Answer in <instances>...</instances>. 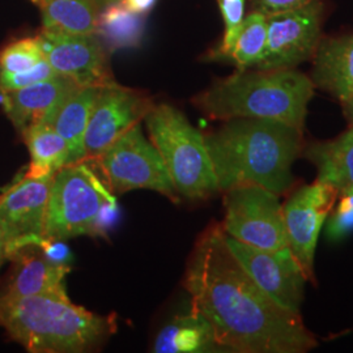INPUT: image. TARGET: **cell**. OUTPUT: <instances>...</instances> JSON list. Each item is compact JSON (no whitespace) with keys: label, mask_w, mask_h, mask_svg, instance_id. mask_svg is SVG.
I'll list each match as a JSON object with an SVG mask.
<instances>
[{"label":"cell","mask_w":353,"mask_h":353,"mask_svg":"<svg viewBox=\"0 0 353 353\" xmlns=\"http://www.w3.org/2000/svg\"><path fill=\"white\" fill-rule=\"evenodd\" d=\"M183 287L191 310L210 323L223 351L305 353L318 345L301 314L280 306L252 280L230 252L221 224L196 241Z\"/></svg>","instance_id":"cell-1"},{"label":"cell","mask_w":353,"mask_h":353,"mask_svg":"<svg viewBox=\"0 0 353 353\" xmlns=\"http://www.w3.org/2000/svg\"><path fill=\"white\" fill-rule=\"evenodd\" d=\"M204 140L221 192L256 185L279 196L293 188L292 166L305 147L301 130L259 118L229 119Z\"/></svg>","instance_id":"cell-2"},{"label":"cell","mask_w":353,"mask_h":353,"mask_svg":"<svg viewBox=\"0 0 353 353\" xmlns=\"http://www.w3.org/2000/svg\"><path fill=\"white\" fill-rule=\"evenodd\" d=\"M314 88L312 79L296 68L239 70L214 80L192 103L211 119H272L303 131Z\"/></svg>","instance_id":"cell-3"},{"label":"cell","mask_w":353,"mask_h":353,"mask_svg":"<svg viewBox=\"0 0 353 353\" xmlns=\"http://www.w3.org/2000/svg\"><path fill=\"white\" fill-rule=\"evenodd\" d=\"M0 327L33 353H80L99 347L117 323L71 303L70 297L36 294L14 300L0 297Z\"/></svg>","instance_id":"cell-4"},{"label":"cell","mask_w":353,"mask_h":353,"mask_svg":"<svg viewBox=\"0 0 353 353\" xmlns=\"http://www.w3.org/2000/svg\"><path fill=\"white\" fill-rule=\"evenodd\" d=\"M118 205L114 192L87 160L58 170L51 182L45 241L105 237Z\"/></svg>","instance_id":"cell-5"},{"label":"cell","mask_w":353,"mask_h":353,"mask_svg":"<svg viewBox=\"0 0 353 353\" xmlns=\"http://www.w3.org/2000/svg\"><path fill=\"white\" fill-rule=\"evenodd\" d=\"M144 121L179 196L198 202L220 192L204 135L185 114L172 105L160 103L153 106Z\"/></svg>","instance_id":"cell-6"},{"label":"cell","mask_w":353,"mask_h":353,"mask_svg":"<svg viewBox=\"0 0 353 353\" xmlns=\"http://www.w3.org/2000/svg\"><path fill=\"white\" fill-rule=\"evenodd\" d=\"M94 161L113 192L152 190L174 202L179 201L161 154L151 140L144 137L140 125L130 128Z\"/></svg>","instance_id":"cell-7"},{"label":"cell","mask_w":353,"mask_h":353,"mask_svg":"<svg viewBox=\"0 0 353 353\" xmlns=\"http://www.w3.org/2000/svg\"><path fill=\"white\" fill-rule=\"evenodd\" d=\"M225 217L221 224L228 236L265 250H283L288 240L279 195L256 185L224 191Z\"/></svg>","instance_id":"cell-8"},{"label":"cell","mask_w":353,"mask_h":353,"mask_svg":"<svg viewBox=\"0 0 353 353\" xmlns=\"http://www.w3.org/2000/svg\"><path fill=\"white\" fill-rule=\"evenodd\" d=\"M55 174L24 176L0 195V230L8 259L45 242V221Z\"/></svg>","instance_id":"cell-9"},{"label":"cell","mask_w":353,"mask_h":353,"mask_svg":"<svg viewBox=\"0 0 353 353\" xmlns=\"http://www.w3.org/2000/svg\"><path fill=\"white\" fill-rule=\"evenodd\" d=\"M325 6L321 0L267 16V45L256 70H290L314 57L322 39Z\"/></svg>","instance_id":"cell-10"},{"label":"cell","mask_w":353,"mask_h":353,"mask_svg":"<svg viewBox=\"0 0 353 353\" xmlns=\"http://www.w3.org/2000/svg\"><path fill=\"white\" fill-rule=\"evenodd\" d=\"M338 190L316 181L292 192L283 204L288 248L307 281L316 283L314 256L321 229L338 199Z\"/></svg>","instance_id":"cell-11"},{"label":"cell","mask_w":353,"mask_h":353,"mask_svg":"<svg viewBox=\"0 0 353 353\" xmlns=\"http://www.w3.org/2000/svg\"><path fill=\"white\" fill-rule=\"evenodd\" d=\"M153 106L148 94L115 81L99 89L84 139L85 160H96L130 128L140 125Z\"/></svg>","instance_id":"cell-12"},{"label":"cell","mask_w":353,"mask_h":353,"mask_svg":"<svg viewBox=\"0 0 353 353\" xmlns=\"http://www.w3.org/2000/svg\"><path fill=\"white\" fill-rule=\"evenodd\" d=\"M228 246L252 280L280 306L301 314L307 279L290 248L265 250L246 245L225 233Z\"/></svg>","instance_id":"cell-13"},{"label":"cell","mask_w":353,"mask_h":353,"mask_svg":"<svg viewBox=\"0 0 353 353\" xmlns=\"http://www.w3.org/2000/svg\"><path fill=\"white\" fill-rule=\"evenodd\" d=\"M45 59L55 74L79 87L101 88L113 83L106 52L94 34H68L42 30L37 36Z\"/></svg>","instance_id":"cell-14"},{"label":"cell","mask_w":353,"mask_h":353,"mask_svg":"<svg viewBox=\"0 0 353 353\" xmlns=\"http://www.w3.org/2000/svg\"><path fill=\"white\" fill-rule=\"evenodd\" d=\"M77 87L70 79L57 75L26 88L0 92V101L14 128L23 134L33 125H48L58 105Z\"/></svg>","instance_id":"cell-15"},{"label":"cell","mask_w":353,"mask_h":353,"mask_svg":"<svg viewBox=\"0 0 353 353\" xmlns=\"http://www.w3.org/2000/svg\"><path fill=\"white\" fill-rule=\"evenodd\" d=\"M26 249L13 256L16 262L14 272L7 290L0 293L4 300H14L36 294H54L68 297L65 290V276L71 268L67 263L54 262L46 255Z\"/></svg>","instance_id":"cell-16"},{"label":"cell","mask_w":353,"mask_h":353,"mask_svg":"<svg viewBox=\"0 0 353 353\" xmlns=\"http://www.w3.org/2000/svg\"><path fill=\"white\" fill-rule=\"evenodd\" d=\"M313 59L312 81L338 101L353 94V34L322 38Z\"/></svg>","instance_id":"cell-17"},{"label":"cell","mask_w":353,"mask_h":353,"mask_svg":"<svg viewBox=\"0 0 353 353\" xmlns=\"http://www.w3.org/2000/svg\"><path fill=\"white\" fill-rule=\"evenodd\" d=\"M316 169V181L341 192L353 188V126L335 139L305 145L303 153Z\"/></svg>","instance_id":"cell-18"},{"label":"cell","mask_w":353,"mask_h":353,"mask_svg":"<svg viewBox=\"0 0 353 353\" xmlns=\"http://www.w3.org/2000/svg\"><path fill=\"white\" fill-rule=\"evenodd\" d=\"M99 89L96 87L74 89L58 105L48 123L68 143L71 148V164L85 160L84 139Z\"/></svg>","instance_id":"cell-19"},{"label":"cell","mask_w":353,"mask_h":353,"mask_svg":"<svg viewBox=\"0 0 353 353\" xmlns=\"http://www.w3.org/2000/svg\"><path fill=\"white\" fill-rule=\"evenodd\" d=\"M153 351L157 353H196L223 351L214 339L210 323L192 312L176 316L157 335Z\"/></svg>","instance_id":"cell-20"},{"label":"cell","mask_w":353,"mask_h":353,"mask_svg":"<svg viewBox=\"0 0 353 353\" xmlns=\"http://www.w3.org/2000/svg\"><path fill=\"white\" fill-rule=\"evenodd\" d=\"M21 137L30 154L26 176H50L71 165L68 143L49 125L37 123L28 127Z\"/></svg>","instance_id":"cell-21"},{"label":"cell","mask_w":353,"mask_h":353,"mask_svg":"<svg viewBox=\"0 0 353 353\" xmlns=\"http://www.w3.org/2000/svg\"><path fill=\"white\" fill-rule=\"evenodd\" d=\"M43 29L55 33L94 34L97 4L94 0H38Z\"/></svg>","instance_id":"cell-22"},{"label":"cell","mask_w":353,"mask_h":353,"mask_svg":"<svg viewBox=\"0 0 353 353\" xmlns=\"http://www.w3.org/2000/svg\"><path fill=\"white\" fill-rule=\"evenodd\" d=\"M97 16L96 33L109 51L138 48L144 33V14L127 10L121 3H112Z\"/></svg>","instance_id":"cell-23"},{"label":"cell","mask_w":353,"mask_h":353,"mask_svg":"<svg viewBox=\"0 0 353 353\" xmlns=\"http://www.w3.org/2000/svg\"><path fill=\"white\" fill-rule=\"evenodd\" d=\"M265 45L267 17L262 13L252 11L245 16L225 59L236 64L239 70H249L256 67L262 61Z\"/></svg>","instance_id":"cell-24"},{"label":"cell","mask_w":353,"mask_h":353,"mask_svg":"<svg viewBox=\"0 0 353 353\" xmlns=\"http://www.w3.org/2000/svg\"><path fill=\"white\" fill-rule=\"evenodd\" d=\"M43 59V51L41 49L38 38H23L10 43L0 51V72H24Z\"/></svg>","instance_id":"cell-25"},{"label":"cell","mask_w":353,"mask_h":353,"mask_svg":"<svg viewBox=\"0 0 353 353\" xmlns=\"http://www.w3.org/2000/svg\"><path fill=\"white\" fill-rule=\"evenodd\" d=\"M335 204L326 228V237L331 242H339L353 233V188L341 191Z\"/></svg>","instance_id":"cell-26"},{"label":"cell","mask_w":353,"mask_h":353,"mask_svg":"<svg viewBox=\"0 0 353 353\" xmlns=\"http://www.w3.org/2000/svg\"><path fill=\"white\" fill-rule=\"evenodd\" d=\"M217 3L224 20V36L212 57L214 59H225L245 19L246 0H217Z\"/></svg>","instance_id":"cell-27"},{"label":"cell","mask_w":353,"mask_h":353,"mask_svg":"<svg viewBox=\"0 0 353 353\" xmlns=\"http://www.w3.org/2000/svg\"><path fill=\"white\" fill-rule=\"evenodd\" d=\"M57 76L50 64L43 59L36 64L33 68L19 72V74H4L0 72V92H8L14 89L26 88L29 85L37 84L41 81L52 79Z\"/></svg>","instance_id":"cell-28"},{"label":"cell","mask_w":353,"mask_h":353,"mask_svg":"<svg viewBox=\"0 0 353 353\" xmlns=\"http://www.w3.org/2000/svg\"><path fill=\"white\" fill-rule=\"evenodd\" d=\"M313 0H252V11L267 16L288 12L309 4Z\"/></svg>","instance_id":"cell-29"},{"label":"cell","mask_w":353,"mask_h":353,"mask_svg":"<svg viewBox=\"0 0 353 353\" xmlns=\"http://www.w3.org/2000/svg\"><path fill=\"white\" fill-rule=\"evenodd\" d=\"M341 108H343V113L347 118L350 126H353V94L345 101L341 102Z\"/></svg>","instance_id":"cell-30"},{"label":"cell","mask_w":353,"mask_h":353,"mask_svg":"<svg viewBox=\"0 0 353 353\" xmlns=\"http://www.w3.org/2000/svg\"><path fill=\"white\" fill-rule=\"evenodd\" d=\"M6 259H8V256H7V250H6V242H4L1 230H0V268Z\"/></svg>","instance_id":"cell-31"},{"label":"cell","mask_w":353,"mask_h":353,"mask_svg":"<svg viewBox=\"0 0 353 353\" xmlns=\"http://www.w3.org/2000/svg\"><path fill=\"white\" fill-rule=\"evenodd\" d=\"M94 1H96L97 6L105 7V6H109V4H112V3H117V1H121V0H94Z\"/></svg>","instance_id":"cell-32"},{"label":"cell","mask_w":353,"mask_h":353,"mask_svg":"<svg viewBox=\"0 0 353 353\" xmlns=\"http://www.w3.org/2000/svg\"><path fill=\"white\" fill-rule=\"evenodd\" d=\"M32 1H33V3H37L38 0H32Z\"/></svg>","instance_id":"cell-33"}]
</instances>
